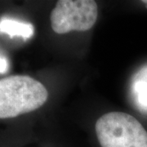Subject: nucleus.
<instances>
[{"instance_id": "obj_1", "label": "nucleus", "mask_w": 147, "mask_h": 147, "mask_svg": "<svg viewBox=\"0 0 147 147\" xmlns=\"http://www.w3.org/2000/svg\"><path fill=\"white\" fill-rule=\"evenodd\" d=\"M48 92L40 82L26 75H13L0 81V118L10 119L40 108Z\"/></svg>"}, {"instance_id": "obj_2", "label": "nucleus", "mask_w": 147, "mask_h": 147, "mask_svg": "<svg viewBox=\"0 0 147 147\" xmlns=\"http://www.w3.org/2000/svg\"><path fill=\"white\" fill-rule=\"evenodd\" d=\"M95 131L100 147H147V131L136 118L123 112L100 117Z\"/></svg>"}, {"instance_id": "obj_3", "label": "nucleus", "mask_w": 147, "mask_h": 147, "mask_svg": "<svg viewBox=\"0 0 147 147\" xmlns=\"http://www.w3.org/2000/svg\"><path fill=\"white\" fill-rule=\"evenodd\" d=\"M97 4L92 0H59L50 15L51 26L59 34L87 31L97 19Z\"/></svg>"}, {"instance_id": "obj_4", "label": "nucleus", "mask_w": 147, "mask_h": 147, "mask_svg": "<svg viewBox=\"0 0 147 147\" xmlns=\"http://www.w3.org/2000/svg\"><path fill=\"white\" fill-rule=\"evenodd\" d=\"M34 26L31 24L10 18H2L0 21V31L11 37L30 38L34 34Z\"/></svg>"}, {"instance_id": "obj_5", "label": "nucleus", "mask_w": 147, "mask_h": 147, "mask_svg": "<svg viewBox=\"0 0 147 147\" xmlns=\"http://www.w3.org/2000/svg\"><path fill=\"white\" fill-rule=\"evenodd\" d=\"M137 74L135 89L140 105L147 109V66Z\"/></svg>"}, {"instance_id": "obj_6", "label": "nucleus", "mask_w": 147, "mask_h": 147, "mask_svg": "<svg viewBox=\"0 0 147 147\" xmlns=\"http://www.w3.org/2000/svg\"><path fill=\"white\" fill-rule=\"evenodd\" d=\"M0 65H1L0 72H1V74H4L7 71V67H8V62H7V59L3 56H1V58H0Z\"/></svg>"}, {"instance_id": "obj_7", "label": "nucleus", "mask_w": 147, "mask_h": 147, "mask_svg": "<svg viewBox=\"0 0 147 147\" xmlns=\"http://www.w3.org/2000/svg\"><path fill=\"white\" fill-rule=\"evenodd\" d=\"M143 3H146L147 4V1H143Z\"/></svg>"}]
</instances>
